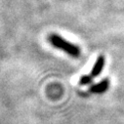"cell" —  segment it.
Wrapping results in <instances>:
<instances>
[{
  "label": "cell",
  "instance_id": "obj_1",
  "mask_svg": "<svg viewBox=\"0 0 124 124\" xmlns=\"http://www.w3.org/2000/svg\"><path fill=\"white\" fill-rule=\"evenodd\" d=\"M48 39H49L50 43L52 44V46L66 52L68 55L74 57V58H77L80 56V48L77 47L76 45H74L73 43L66 40L61 35L56 34V33H52L49 35Z\"/></svg>",
  "mask_w": 124,
  "mask_h": 124
},
{
  "label": "cell",
  "instance_id": "obj_2",
  "mask_svg": "<svg viewBox=\"0 0 124 124\" xmlns=\"http://www.w3.org/2000/svg\"><path fill=\"white\" fill-rule=\"evenodd\" d=\"M105 63H106V59L104 56H100L98 57L96 63L94 64V66H93V69L91 70V73L90 75L94 78V77H97L100 75V73L103 71L104 70V67H105Z\"/></svg>",
  "mask_w": 124,
  "mask_h": 124
},
{
  "label": "cell",
  "instance_id": "obj_3",
  "mask_svg": "<svg viewBox=\"0 0 124 124\" xmlns=\"http://www.w3.org/2000/svg\"><path fill=\"white\" fill-rule=\"evenodd\" d=\"M109 86V83H108V79H104L102 80L101 82L95 84V85H92L89 89L90 92L92 93H97V94H100V93H104L108 90Z\"/></svg>",
  "mask_w": 124,
  "mask_h": 124
},
{
  "label": "cell",
  "instance_id": "obj_4",
  "mask_svg": "<svg viewBox=\"0 0 124 124\" xmlns=\"http://www.w3.org/2000/svg\"><path fill=\"white\" fill-rule=\"evenodd\" d=\"M92 79H93V77L90 74L89 75H83L79 79V84L80 85H89L90 83H92Z\"/></svg>",
  "mask_w": 124,
  "mask_h": 124
}]
</instances>
